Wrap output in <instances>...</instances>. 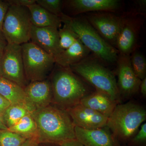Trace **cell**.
I'll return each instance as SVG.
<instances>
[{
	"label": "cell",
	"instance_id": "cell-2",
	"mask_svg": "<svg viewBox=\"0 0 146 146\" xmlns=\"http://www.w3.org/2000/svg\"><path fill=\"white\" fill-rule=\"evenodd\" d=\"M57 66L49 79L52 91V104L67 110L79 104L89 94V89L70 68Z\"/></svg>",
	"mask_w": 146,
	"mask_h": 146
},
{
	"label": "cell",
	"instance_id": "cell-23",
	"mask_svg": "<svg viewBox=\"0 0 146 146\" xmlns=\"http://www.w3.org/2000/svg\"><path fill=\"white\" fill-rule=\"evenodd\" d=\"M130 56L131 67L134 73L141 80L146 78V59L143 54L138 51H133Z\"/></svg>",
	"mask_w": 146,
	"mask_h": 146
},
{
	"label": "cell",
	"instance_id": "cell-29",
	"mask_svg": "<svg viewBox=\"0 0 146 146\" xmlns=\"http://www.w3.org/2000/svg\"><path fill=\"white\" fill-rule=\"evenodd\" d=\"M9 7V4L7 1L0 0V31H2L3 22Z\"/></svg>",
	"mask_w": 146,
	"mask_h": 146
},
{
	"label": "cell",
	"instance_id": "cell-15",
	"mask_svg": "<svg viewBox=\"0 0 146 146\" xmlns=\"http://www.w3.org/2000/svg\"><path fill=\"white\" fill-rule=\"evenodd\" d=\"M24 90L33 111L52 103V88L49 79L29 82Z\"/></svg>",
	"mask_w": 146,
	"mask_h": 146
},
{
	"label": "cell",
	"instance_id": "cell-1",
	"mask_svg": "<svg viewBox=\"0 0 146 146\" xmlns=\"http://www.w3.org/2000/svg\"><path fill=\"white\" fill-rule=\"evenodd\" d=\"M37 129L38 144L59 145L75 139V127L66 110L51 104L31 112Z\"/></svg>",
	"mask_w": 146,
	"mask_h": 146
},
{
	"label": "cell",
	"instance_id": "cell-22",
	"mask_svg": "<svg viewBox=\"0 0 146 146\" xmlns=\"http://www.w3.org/2000/svg\"><path fill=\"white\" fill-rule=\"evenodd\" d=\"M26 106L21 105H11L3 113V119L7 128L16 125L26 115L31 113Z\"/></svg>",
	"mask_w": 146,
	"mask_h": 146
},
{
	"label": "cell",
	"instance_id": "cell-16",
	"mask_svg": "<svg viewBox=\"0 0 146 146\" xmlns=\"http://www.w3.org/2000/svg\"><path fill=\"white\" fill-rule=\"evenodd\" d=\"M30 42L54 56L61 52L58 29L56 28L37 27L33 25Z\"/></svg>",
	"mask_w": 146,
	"mask_h": 146
},
{
	"label": "cell",
	"instance_id": "cell-7",
	"mask_svg": "<svg viewBox=\"0 0 146 146\" xmlns=\"http://www.w3.org/2000/svg\"><path fill=\"white\" fill-rule=\"evenodd\" d=\"M21 46L25 74L29 83L48 79L55 64L54 56L31 42Z\"/></svg>",
	"mask_w": 146,
	"mask_h": 146
},
{
	"label": "cell",
	"instance_id": "cell-30",
	"mask_svg": "<svg viewBox=\"0 0 146 146\" xmlns=\"http://www.w3.org/2000/svg\"><path fill=\"white\" fill-rule=\"evenodd\" d=\"M11 105L10 103L7 100L0 95V115L2 116Z\"/></svg>",
	"mask_w": 146,
	"mask_h": 146
},
{
	"label": "cell",
	"instance_id": "cell-19",
	"mask_svg": "<svg viewBox=\"0 0 146 146\" xmlns=\"http://www.w3.org/2000/svg\"><path fill=\"white\" fill-rule=\"evenodd\" d=\"M0 95L7 100L11 104L24 106L32 112H33L27 100L24 88L17 84L3 78H1Z\"/></svg>",
	"mask_w": 146,
	"mask_h": 146
},
{
	"label": "cell",
	"instance_id": "cell-26",
	"mask_svg": "<svg viewBox=\"0 0 146 146\" xmlns=\"http://www.w3.org/2000/svg\"><path fill=\"white\" fill-rule=\"evenodd\" d=\"M36 3L50 13L60 18L63 13V1L61 0H36Z\"/></svg>",
	"mask_w": 146,
	"mask_h": 146
},
{
	"label": "cell",
	"instance_id": "cell-32",
	"mask_svg": "<svg viewBox=\"0 0 146 146\" xmlns=\"http://www.w3.org/2000/svg\"><path fill=\"white\" fill-rule=\"evenodd\" d=\"M7 44V42L2 32L0 31V52H3Z\"/></svg>",
	"mask_w": 146,
	"mask_h": 146
},
{
	"label": "cell",
	"instance_id": "cell-18",
	"mask_svg": "<svg viewBox=\"0 0 146 146\" xmlns=\"http://www.w3.org/2000/svg\"><path fill=\"white\" fill-rule=\"evenodd\" d=\"M90 53L78 39L70 48L54 56L55 64L63 68H70L89 56Z\"/></svg>",
	"mask_w": 146,
	"mask_h": 146
},
{
	"label": "cell",
	"instance_id": "cell-14",
	"mask_svg": "<svg viewBox=\"0 0 146 146\" xmlns=\"http://www.w3.org/2000/svg\"><path fill=\"white\" fill-rule=\"evenodd\" d=\"M76 139L84 146H121L107 126L93 130L75 127Z\"/></svg>",
	"mask_w": 146,
	"mask_h": 146
},
{
	"label": "cell",
	"instance_id": "cell-8",
	"mask_svg": "<svg viewBox=\"0 0 146 146\" xmlns=\"http://www.w3.org/2000/svg\"><path fill=\"white\" fill-rule=\"evenodd\" d=\"M1 72L2 77L24 88L28 84L24 70L21 45L7 44L3 52Z\"/></svg>",
	"mask_w": 146,
	"mask_h": 146
},
{
	"label": "cell",
	"instance_id": "cell-36",
	"mask_svg": "<svg viewBox=\"0 0 146 146\" xmlns=\"http://www.w3.org/2000/svg\"><path fill=\"white\" fill-rule=\"evenodd\" d=\"M38 146H59V145L56 144L48 143H41L38 144Z\"/></svg>",
	"mask_w": 146,
	"mask_h": 146
},
{
	"label": "cell",
	"instance_id": "cell-34",
	"mask_svg": "<svg viewBox=\"0 0 146 146\" xmlns=\"http://www.w3.org/2000/svg\"><path fill=\"white\" fill-rule=\"evenodd\" d=\"M139 91L143 96H146V78L141 80L139 87Z\"/></svg>",
	"mask_w": 146,
	"mask_h": 146
},
{
	"label": "cell",
	"instance_id": "cell-10",
	"mask_svg": "<svg viewBox=\"0 0 146 146\" xmlns=\"http://www.w3.org/2000/svg\"><path fill=\"white\" fill-rule=\"evenodd\" d=\"M117 63V82L121 98H129L139 91L141 80L134 73L130 60V55L119 54Z\"/></svg>",
	"mask_w": 146,
	"mask_h": 146
},
{
	"label": "cell",
	"instance_id": "cell-3",
	"mask_svg": "<svg viewBox=\"0 0 146 146\" xmlns=\"http://www.w3.org/2000/svg\"><path fill=\"white\" fill-rule=\"evenodd\" d=\"M60 18L94 56L103 63H116L119 55L117 50L102 38L85 17H72L63 13Z\"/></svg>",
	"mask_w": 146,
	"mask_h": 146
},
{
	"label": "cell",
	"instance_id": "cell-4",
	"mask_svg": "<svg viewBox=\"0 0 146 146\" xmlns=\"http://www.w3.org/2000/svg\"><path fill=\"white\" fill-rule=\"evenodd\" d=\"M70 68L76 74L92 85L96 91L104 93L119 103L121 98L115 75L94 55H89Z\"/></svg>",
	"mask_w": 146,
	"mask_h": 146
},
{
	"label": "cell",
	"instance_id": "cell-13",
	"mask_svg": "<svg viewBox=\"0 0 146 146\" xmlns=\"http://www.w3.org/2000/svg\"><path fill=\"white\" fill-rule=\"evenodd\" d=\"M69 12L74 15L99 12H114L119 9L121 2L118 0H68L63 1Z\"/></svg>",
	"mask_w": 146,
	"mask_h": 146
},
{
	"label": "cell",
	"instance_id": "cell-38",
	"mask_svg": "<svg viewBox=\"0 0 146 146\" xmlns=\"http://www.w3.org/2000/svg\"></svg>",
	"mask_w": 146,
	"mask_h": 146
},
{
	"label": "cell",
	"instance_id": "cell-27",
	"mask_svg": "<svg viewBox=\"0 0 146 146\" xmlns=\"http://www.w3.org/2000/svg\"><path fill=\"white\" fill-rule=\"evenodd\" d=\"M146 141V123H144L141 125L140 130L131 139L130 141L133 145H139L144 143Z\"/></svg>",
	"mask_w": 146,
	"mask_h": 146
},
{
	"label": "cell",
	"instance_id": "cell-33",
	"mask_svg": "<svg viewBox=\"0 0 146 146\" xmlns=\"http://www.w3.org/2000/svg\"><path fill=\"white\" fill-rule=\"evenodd\" d=\"M38 144L36 140L30 138L27 139L21 146H38Z\"/></svg>",
	"mask_w": 146,
	"mask_h": 146
},
{
	"label": "cell",
	"instance_id": "cell-35",
	"mask_svg": "<svg viewBox=\"0 0 146 146\" xmlns=\"http://www.w3.org/2000/svg\"><path fill=\"white\" fill-rule=\"evenodd\" d=\"M7 129L8 128L4 123L2 116L0 115V130H5Z\"/></svg>",
	"mask_w": 146,
	"mask_h": 146
},
{
	"label": "cell",
	"instance_id": "cell-25",
	"mask_svg": "<svg viewBox=\"0 0 146 146\" xmlns=\"http://www.w3.org/2000/svg\"><path fill=\"white\" fill-rule=\"evenodd\" d=\"M27 139L8 129L0 130V146H21Z\"/></svg>",
	"mask_w": 146,
	"mask_h": 146
},
{
	"label": "cell",
	"instance_id": "cell-37",
	"mask_svg": "<svg viewBox=\"0 0 146 146\" xmlns=\"http://www.w3.org/2000/svg\"><path fill=\"white\" fill-rule=\"evenodd\" d=\"M3 52H0V78H2L1 72V62Z\"/></svg>",
	"mask_w": 146,
	"mask_h": 146
},
{
	"label": "cell",
	"instance_id": "cell-21",
	"mask_svg": "<svg viewBox=\"0 0 146 146\" xmlns=\"http://www.w3.org/2000/svg\"><path fill=\"white\" fill-rule=\"evenodd\" d=\"M8 129L27 139H37V126L31 113L26 115L16 125Z\"/></svg>",
	"mask_w": 146,
	"mask_h": 146
},
{
	"label": "cell",
	"instance_id": "cell-28",
	"mask_svg": "<svg viewBox=\"0 0 146 146\" xmlns=\"http://www.w3.org/2000/svg\"><path fill=\"white\" fill-rule=\"evenodd\" d=\"M7 1L9 6L28 7L29 6L36 3V0H8Z\"/></svg>",
	"mask_w": 146,
	"mask_h": 146
},
{
	"label": "cell",
	"instance_id": "cell-9",
	"mask_svg": "<svg viewBox=\"0 0 146 146\" xmlns=\"http://www.w3.org/2000/svg\"><path fill=\"white\" fill-rule=\"evenodd\" d=\"M125 17V16H119L110 12L88 13L85 16L102 38L114 48Z\"/></svg>",
	"mask_w": 146,
	"mask_h": 146
},
{
	"label": "cell",
	"instance_id": "cell-20",
	"mask_svg": "<svg viewBox=\"0 0 146 146\" xmlns=\"http://www.w3.org/2000/svg\"><path fill=\"white\" fill-rule=\"evenodd\" d=\"M33 25L37 27H61L62 22L58 16L50 13L39 5L35 3L28 7Z\"/></svg>",
	"mask_w": 146,
	"mask_h": 146
},
{
	"label": "cell",
	"instance_id": "cell-11",
	"mask_svg": "<svg viewBox=\"0 0 146 146\" xmlns=\"http://www.w3.org/2000/svg\"><path fill=\"white\" fill-rule=\"evenodd\" d=\"M141 21L135 16H125L115 43L119 54L130 55L135 51Z\"/></svg>",
	"mask_w": 146,
	"mask_h": 146
},
{
	"label": "cell",
	"instance_id": "cell-6",
	"mask_svg": "<svg viewBox=\"0 0 146 146\" xmlns=\"http://www.w3.org/2000/svg\"><path fill=\"white\" fill-rule=\"evenodd\" d=\"M32 26L27 7L9 6L3 22L2 32L7 44L22 45L30 42Z\"/></svg>",
	"mask_w": 146,
	"mask_h": 146
},
{
	"label": "cell",
	"instance_id": "cell-5",
	"mask_svg": "<svg viewBox=\"0 0 146 146\" xmlns=\"http://www.w3.org/2000/svg\"><path fill=\"white\" fill-rule=\"evenodd\" d=\"M146 111L140 105L129 102L118 104L108 119L106 126L118 141H130L145 121Z\"/></svg>",
	"mask_w": 146,
	"mask_h": 146
},
{
	"label": "cell",
	"instance_id": "cell-24",
	"mask_svg": "<svg viewBox=\"0 0 146 146\" xmlns=\"http://www.w3.org/2000/svg\"><path fill=\"white\" fill-rule=\"evenodd\" d=\"M58 33L59 46L61 52L70 48L79 39L77 35L65 25L62 28L58 29Z\"/></svg>",
	"mask_w": 146,
	"mask_h": 146
},
{
	"label": "cell",
	"instance_id": "cell-31",
	"mask_svg": "<svg viewBox=\"0 0 146 146\" xmlns=\"http://www.w3.org/2000/svg\"><path fill=\"white\" fill-rule=\"evenodd\" d=\"M59 146H84L76 139H73L64 142L59 145Z\"/></svg>",
	"mask_w": 146,
	"mask_h": 146
},
{
	"label": "cell",
	"instance_id": "cell-12",
	"mask_svg": "<svg viewBox=\"0 0 146 146\" xmlns=\"http://www.w3.org/2000/svg\"><path fill=\"white\" fill-rule=\"evenodd\" d=\"M76 127L87 130L106 126L108 118L80 104L67 110Z\"/></svg>",
	"mask_w": 146,
	"mask_h": 146
},
{
	"label": "cell",
	"instance_id": "cell-17",
	"mask_svg": "<svg viewBox=\"0 0 146 146\" xmlns=\"http://www.w3.org/2000/svg\"><path fill=\"white\" fill-rule=\"evenodd\" d=\"M80 104L107 118L111 115L117 105L119 104L106 94L96 90L84 97Z\"/></svg>",
	"mask_w": 146,
	"mask_h": 146
}]
</instances>
